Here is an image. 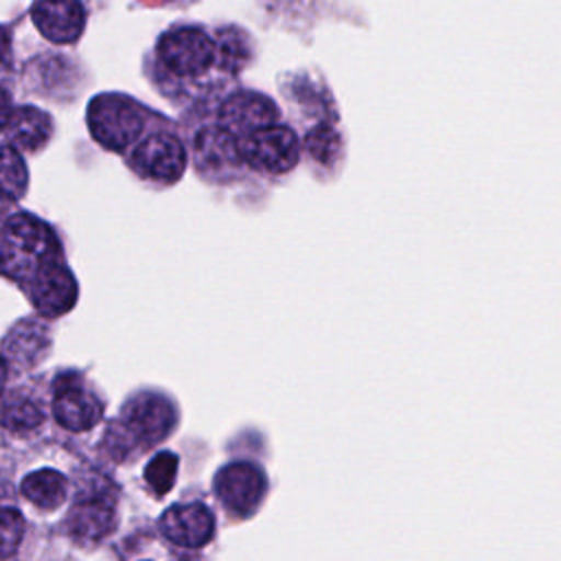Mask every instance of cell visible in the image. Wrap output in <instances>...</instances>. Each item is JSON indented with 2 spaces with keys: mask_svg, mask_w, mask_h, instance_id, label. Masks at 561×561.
<instances>
[{
  "mask_svg": "<svg viewBox=\"0 0 561 561\" xmlns=\"http://www.w3.org/2000/svg\"><path fill=\"white\" fill-rule=\"evenodd\" d=\"M55 256H61V250L48 224L26 213H18L4 221L2 263L7 278L22 283Z\"/></svg>",
  "mask_w": 561,
  "mask_h": 561,
  "instance_id": "obj_1",
  "label": "cell"
},
{
  "mask_svg": "<svg viewBox=\"0 0 561 561\" xmlns=\"http://www.w3.org/2000/svg\"><path fill=\"white\" fill-rule=\"evenodd\" d=\"M175 423L173 405L158 394L142 392L134 397L110 425L107 440L114 454H127L131 449H147L162 440Z\"/></svg>",
  "mask_w": 561,
  "mask_h": 561,
  "instance_id": "obj_2",
  "label": "cell"
},
{
  "mask_svg": "<svg viewBox=\"0 0 561 561\" xmlns=\"http://www.w3.org/2000/svg\"><path fill=\"white\" fill-rule=\"evenodd\" d=\"M88 127L94 140L112 151L129 147L145 127L142 110L123 94H99L88 105Z\"/></svg>",
  "mask_w": 561,
  "mask_h": 561,
  "instance_id": "obj_3",
  "label": "cell"
},
{
  "mask_svg": "<svg viewBox=\"0 0 561 561\" xmlns=\"http://www.w3.org/2000/svg\"><path fill=\"white\" fill-rule=\"evenodd\" d=\"M215 42L195 26L167 31L158 42L160 61L178 77H197L215 61Z\"/></svg>",
  "mask_w": 561,
  "mask_h": 561,
  "instance_id": "obj_4",
  "label": "cell"
},
{
  "mask_svg": "<svg viewBox=\"0 0 561 561\" xmlns=\"http://www.w3.org/2000/svg\"><path fill=\"white\" fill-rule=\"evenodd\" d=\"M22 287L31 300V305L42 316H64L75 307L77 300V283L72 272L64 265L61 256H55L39 265L26 280H22Z\"/></svg>",
  "mask_w": 561,
  "mask_h": 561,
  "instance_id": "obj_5",
  "label": "cell"
},
{
  "mask_svg": "<svg viewBox=\"0 0 561 561\" xmlns=\"http://www.w3.org/2000/svg\"><path fill=\"white\" fill-rule=\"evenodd\" d=\"M243 158L245 162L263 173L280 175L296 167L300 156V145L296 134L285 125H267L250 136H245L243 145Z\"/></svg>",
  "mask_w": 561,
  "mask_h": 561,
  "instance_id": "obj_6",
  "label": "cell"
},
{
  "mask_svg": "<svg viewBox=\"0 0 561 561\" xmlns=\"http://www.w3.org/2000/svg\"><path fill=\"white\" fill-rule=\"evenodd\" d=\"M193 158L197 169L213 180L234 178L245 162L237 136L224 125H210L197 131L193 140Z\"/></svg>",
  "mask_w": 561,
  "mask_h": 561,
  "instance_id": "obj_7",
  "label": "cell"
},
{
  "mask_svg": "<svg viewBox=\"0 0 561 561\" xmlns=\"http://www.w3.org/2000/svg\"><path fill=\"white\" fill-rule=\"evenodd\" d=\"M53 416L70 432H85L101 421L103 403L77 375L66 373L55 381Z\"/></svg>",
  "mask_w": 561,
  "mask_h": 561,
  "instance_id": "obj_8",
  "label": "cell"
},
{
  "mask_svg": "<svg viewBox=\"0 0 561 561\" xmlns=\"http://www.w3.org/2000/svg\"><path fill=\"white\" fill-rule=\"evenodd\" d=\"M267 480L252 462H230L215 476L219 502L237 515H250L263 500Z\"/></svg>",
  "mask_w": 561,
  "mask_h": 561,
  "instance_id": "obj_9",
  "label": "cell"
},
{
  "mask_svg": "<svg viewBox=\"0 0 561 561\" xmlns=\"http://www.w3.org/2000/svg\"><path fill=\"white\" fill-rule=\"evenodd\" d=\"M131 167L149 180L175 182L186 169V151L171 134L147 136L131 153Z\"/></svg>",
  "mask_w": 561,
  "mask_h": 561,
  "instance_id": "obj_10",
  "label": "cell"
},
{
  "mask_svg": "<svg viewBox=\"0 0 561 561\" xmlns=\"http://www.w3.org/2000/svg\"><path fill=\"white\" fill-rule=\"evenodd\" d=\"M160 533L180 548H202L215 533V517L199 502L175 504L160 517Z\"/></svg>",
  "mask_w": 561,
  "mask_h": 561,
  "instance_id": "obj_11",
  "label": "cell"
},
{
  "mask_svg": "<svg viewBox=\"0 0 561 561\" xmlns=\"http://www.w3.org/2000/svg\"><path fill=\"white\" fill-rule=\"evenodd\" d=\"M31 18L37 31L53 44L77 42L85 26L81 0H37Z\"/></svg>",
  "mask_w": 561,
  "mask_h": 561,
  "instance_id": "obj_12",
  "label": "cell"
},
{
  "mask_svg": "<svg viewBox=\"0 0 561 561\" xmlns=\"http://www.w3.org/2000/svg\"><path fill=\"white\" fill-rule=\"evenodd\" d=\"M276 116L274 101L259 92H237L219 107V125L234 136H250L252 131L272 125Z\"/></svg>",
  "mask_w": 561,
  "mask_h": 561,
  "instance_id": "obj_13",
  "label": "cell"
},
{
  "mask_svg": "<svg viewBox=\"0 0 561 561\" xmlns=\"http://www.w3.org/2000/svg\"><path fill=\"white\" fill-rule=\"evenodd\" d=\"M53 134V121L46 112L20 105L4 114V145L22 149V151H35L42 149Z\"/></svg>",
  "mask_w": 561,
  "mask_h": 561,
  "instance_id": "obj_14",
  "label": "cell"
},
{
  "mask_svg": "<svg viewBox=\"0 0 561 561\" xmlns=\"http://www.w3.org/2000/svg\"><path fill=\"white\" fill-rule=\"evenodd\" d=\"M116 524V513L112 502L105 497H85L75 504L68 515V533L83 543H94L103 539Z\"/></svg>",
  "mask_w": 561,
  "mask_h": 561,
  "instance_id": "obj_15",
  "label": "cell"
},
{
  "mask_svg": "<svg viewBox=\"0 0 561 561\" xmlns=\"http://www.w3.org/2000/svg\"><path fill=\"white\" fill-rule=\"evenodd\" d=\"M20 493L35 504L42 511H53L61 506L68 497V482L59 471L53 469H39L35 473H28L22 484Z\"/></svg>",
  "mask_w": 561,
  "mask_h": 561,
  "instance_id": "obj_16",
  "label": "cell"
},
{
  "mask_svg": "<svg viewBox=\"0 0 561 561\" xmlns=\"http://www.w3.org/2000/svg\"><path fill=\"white\" fill-rule=\"evenodd\" d=\"M178 456L173 451L156 454L145 467V482L151 486L156 495H167L178 476Z\"/></svg>",
  "mask_w": 561,
  "mask_h": 561,
  "instance_id": "obj_17",
  "label": "cell"
},
{
  "mask_svg": "<svg viewBox=\"0 0 561 561\" xmlns=\"http://www.w3.org/2000/svg\"><path fill=\"white\" fill-rule=\"evenodd\" d=\"M44 421L39 405L31 399H13L7 397L4 401V425L7 430H33Z\"/></svg>",
  "mask_w": 561,
  "mask_h": 561,
  "instance_id": "obj_18",
  "label": "cell"
},
{
  "mask_svg": "<svg viewBox=\"0 0 561 561\" xmlns=\"http://www.w3.org/2000/svg\"><path fill=\"white\" fill-rule=\"evenodd\" d=\"M305 149H307V153H309L313 160H318V162H322V164H329V162H333V160L337 158V153H340V136H337V131H335L333 127H329V125H318V127H313V129L307 134V138H305Z\"/></svg>",
  "mask_w": 561,
  "mask_h": 561,
  "instance_id": "obj_19",
  "label": "cell"
},
{
  "mask_svg": "<svg viewBox=\"0 0 561 561\" xmlns=\"http://www.w3.org/2000/svg\"><path fill=\"white\" fill-rule=\"evenodd\" d=\"M26 167L15 147L4 145V162H2V191L9 197H22L26 191Z\"/></svg>",
  "mask_w": 561,
  "mask_h": 561,
  "instance_id": "obj_20",
  "label": "cell"
},
{
  "mask_svg": "<svg viewBox=\"0 0 561 561\" xmlns=\"http://www.w3.org/2000/svg\"><path fill=\"white\" fill-rule=\"evenodd\" d=\"M24 535V519L18 511L4 508L2 511V557L9 559L15 548L20 546Z\"/></svg>",
  "mask_w": 561,
  "mask_h": 561,
  "instance_id": "obj_21",
  "label": "cell"
}]
</instances>
